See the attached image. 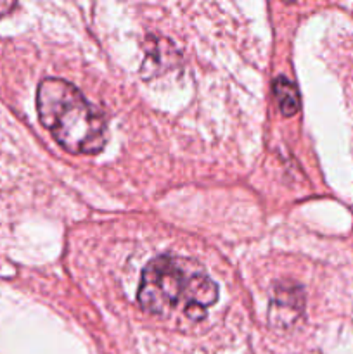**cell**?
Instances as JSON below:
<instances>
[{
	"label": "cell",
	"mask_w": 353,
	"mask_h": 354,
	"mask_svg": "<svg viewBox=\"0 0 353 354\" xmlns=\"http://www.w3.org/2000/svg\"><path fill=\"white\" fill-rule=\"evenodd\" d=\"M138 304L152 315H168L183 306V315L201 322L218 299V287L199 263L182 256H158L144 268Z\"/></svg>",
	"instance_id": "cell-1"
},
{
	"label": "cell",
	"mask_w": 353,
	"mask_h": 354,
	"mask_svg": "<svg viewBox=\"0 0 353 354\" xmlns=\"http://www.w3.org/2000/svg\"><path fill=\"white\" fill-rule=\"evenodd\" d=\"M40 123L71 154H97L106 145V121L73 83L45 78L37 90Z\"/></svg>",
	"instance_id": "cell-2"
},
{
	"label": "cell",
	"mask_w": 353,
	"mask_h": 354,
	"mask_svg": "<svg viewBox=\"0 0 353 354\" xmlns=\"http://www.w3.org/2000/svg\"><path fill=\"white\" fill-rule=\"evenodd\" d=\"M303 292L298 286L286 282L282 287L277 286L275 299L270 304V318L277 327H289L303 313Z\"/></svg>",
	"instance_id": "cell-3"
},
{
	"label": "cell",
	"mask_w": 353,
	"mask_h": 354,
	"mask_svg": "<svg viewBox=\"0 0 353 354\" xmlns=\"http://www.w3.org/2000/svg\"><path fill=\"white\" fill-rule=\"evenodd\" d=\"M273 93H275L277 104L284 116H294L300 111V92L296 85L286 78V76H277L273 80Z\"/></svg>",
	"instance_id": "cell-4"
},
{
	"label": "cell",
	"mask_w": 353,
	"mask_h": 354,
	"mask_svg": "<svg viewBox=\"0 0 353 354\" xmlns=\"http://www.w3.org/2000/svg\"><path fill=\"white\" fill-rule=\"evenodd\" d=\"M14 7V3H9V2H0V14L7 12V10H10Z\"/></svg>",
	"instance_id": "cell-5"
}]
</instances>
